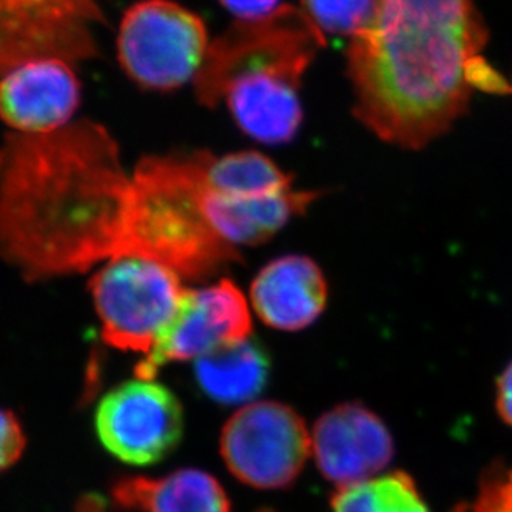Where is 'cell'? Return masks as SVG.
I'll return each instance as SVG.
<instances>
[{"label": "cell", "instance_id": "1", "mask_svg": "<svg viewBox=\"0 0 512 512\" xmlns=\"http://www.w3.org/2000/svg\"><path fill=\"white\" fill-rule=\"evenodd\" d=\"M132 175L112 133L90 119L0 147V256L27 280L119 258Z\"/></svg>", "mask_w": 512, "mask_h": 512}, {"label": "cell", "instance_id": "2", "mask_svg": "<svg viewBox=\"0 0 512 512\" xmlns=\"http://www.w3.org/2000/svg\"><path fill=\"white\" fill-rule=\"evenodd\" d=\"M486 42L473 0H375L348 50L356 117L381 140L423 148L468 110Z\"/></svg>", "mask_w": 512, "mask_h": 512}, {"label": "cell", "instance_id": "3", "mask_svg": "<svg viewBox=\"0 0 512 512\" xmlns=\"http://www.w3.org/2000/svg\"><path fill=\"white\" fill-rule=\"evenodd\" d=\"M120 256H142L202 280L240 258L218 237L202 198V150L150 155L132 173Z\"/></svg>", "mask_w": 512, "mask_h": 512}, {"label": "cell", "instance_id": "4", "mask_svg": "<svg viewBox=\"0 0 512 512\" xmlns=\"http://www.w3.org/2000/svg\"><path fill=\"white\" fill-rule=\"evenodd\" d=\"M117 60L133 84L172 92L195 82L210 40L200 15L173 0H137L117 29Z\"/></svg>", "mask_w": 512, "mask_h": 512}, {"label": "cell", "instance_id": "5", "mask_svg": "<svg viewBox=\"0 0 512 512\" xmlns=\"http://www.w3.org/2000/svg\"><path fill=\"white\" fill-rule=\"evenodd\" d=\"M182 276L142 256H119L95 273L90 293L107 345L148 356L187 296Z\"/></svg>", "mask_w": 512, "mask_h": 512}, {"label": "cell", "instance_id": "6", "mask_svg": "<svg viewBox=\"0 0 512 512\" xmlns=\"http://www.w3.org/2000/svg\"><path fill=\"white\" fill-rule=\"evenodd\" d=\"M109 0H0V77L32 60L100 59Z\"/></svg>", "mask_w": 512, "mask_h": 512}, {"label": "cell", "instance_id": "7", "mask_svg": "<svg viewBox=\"0 0 512 512\" xmlns=\"http://www.w3.org/2000/svg\"><path fill=\"white\" fill-rule=\"evenodd\" d=\"M220 453L230 473L256 489L295 483L311 454V436L295 409L276 401L243 406L225 424Z\"/></svg>", "mask_w": 512, "mask_h": 512}, {"label": "cell", "instance_id": "8", "mask_svg": "<svg viewBox=\"0 0 512 512\" xmlns=\"http://www.w3.org/2000/svg\"><path fill=\"white\" fill-rule=\"evenodd\" d=\"M95 431L115 458L150 466L167 458L180 443L182 404L163 384L142 378L127 381L100 399Z\"/></svg>", "mask_w": 512, "mask_h": 512}, {"label": "cell", "instance_id": "9", "mask_svg": "<svg viewBox=\"0 0 512 512\" xmlns=\"http://www.w3.org/2000/svg\"><path fill=\"white\" fill-rule=\"evenodd\" d=\"M250 335L252 315L247 298L232 280L188 290L157 348L138 363L137 378L153 380L163 365L200 360L225 346L250 340Z\"/></svg>", "mask_w": 512, "mask_h": 512}, {"label": "cell", "instance_id": "10", "mask_svg": "<svg viewBox=\"0 0 512 512\" xmlns=\"http://www.w3.org/2000/svg\"><path fill=\"white\" fill-rule=\"evenodd\" d=\"M305 72L288 64L240 65L222 80L217 105L225 102L243 133L280 145L295 138L303 122L300 85Z\"/></svg>", "mask_w": 512, "mask_h": 512}, {"label": "cell", "instance_id": "11", "mask_svg": "<svg viewBox=\"0 0 512 512\" xmlns=\"http://www.w3.org/2000/svg\"><path fill=\"white\" fill-rule=\"evenodd\" d=\"M311 454L321 474L343 489L376 478L391 463L394 444L386 424L373 411L346 403L316 421Z\"/></svg>", "mask_w": 512, "mask_h": 512}, {"label": "cell", "instance_id": "12", "mask_svg": "<svg viewBox=\"0 0 512 512\" xmlns=\"http://www.w3.org/2000/svg\"><path fill=\"white\" fill-rule=\"evenodd\" d=\"M82 80L75 65L39 59L0 77V120L19 135H47L75 122Z\"/></svg>", "mask_w": 512, "mask_h": 512}, {"label": "cell", "instance_id": "13", "mask_svg": "<svg viewBox=\"0 0 512 512\" xmlns=\"http://www.w3.org/2000/svg\"><path fill=\"white\" fill-rule=\"evenodd\" d=\"M326 301L325 275L308 256H280L253 280L256 315L276 330L300 331L313 325L325 310Z\"/></svg>", "mask_w": 512, "mask_h": 512}, {"label": "cell", "instance_id": "14", "mask_svg": "<svg viewBox=\"0 0 512 512\" xmlns=\"http://www.w3.org/2000/svg\"><path fill=\"white\" fill-rule=\"evenodd\" d=\"M112 498L128 511L232 512L222 484L200 469H180L163 478H122L112 486Z\"/></svg>", "mask_w": 512, "mask_h": 512}, {"label": "cell", "instance_id": "15", "mask_svg": "<svg viewBox=\"0 0 512 512\" xmlns=\"http://www.w3.org/2000/svg\"><path fill=\"white\" fill-rule=\"evenodd\" d=\"M197 383L218 404H243L263 391L270 358L258 341H242L195 361Z\"/></svg>", "mask_w": 512, "mask_h": 512}, {"label": "cell", "instance_id": "16", "mask_svg": "<svg viewBox=\"0 0 512 512\" xmlns=\"http://www.w3.org/2000/svg\"><path fill=\"white\" fill-rule=\"evenodd\" d=\"M333 512H431L408 474H383L343 488L333 498Z\"/></svg>", "mask_w": 512, "mask_h": 512}, {"label": "cell", "instance_id": "17", "mask_svg": "<svg viewBox=\"0 0 512 512\" xmlns=\"http://www.w3.org/2000/svg\"><path fill=\"white\" fill-rule=\"evenodd\" d=\"M303 12L321 34L350 35L370 22L375 0H301Z\"/></svg>", "mask_w": 512, "mask_h": 512}, {"label": "cell", "instance_id": "18", "mask_svg": "<svg viewBox=\"0 0 512 512\" xmlns=\"http://www.w3.org/2000/svg\"><path fill=\"white\" fill-rule=\"evenodd\" d=\"M454 512H512V464H491L481 476L473 501Z\"/></svg>", "mask_w": 512, "mask_h": 512}, {"label": "cell", "instance_id": "19", "mask_svg": "<svg viewBox=\"0 0 512 512\" xmlns=\"http://www.w3.org/2000/svg\"><path fill=\"white\" fill-rule=\"evenodd\" d=\"M24 429L7 409H0V473L19 461L25 449Z\"/></svg>", "mask_w": 512, "mask_h": 512}, {"label": "cell", "instance_id": "20", "mask_svg": "<svg viewBox=\"0 0 512 512\" xmlns=\"http://www.w3.org/2000/svg\"><path fill=\"white\" fill-rule=\"evenodd\" d=\"M220 4L242 22L265 19L280 9V0H220Z\"/></svg>", "mask_w": 512, "mask_h": 512}, {"label": "cell", "instance_id": "21", "mask_svg": "<svg viewBox=\"0 0 512 512\" xmlns=\"http://www.w3.org/2000/svg\"><path fill=\"white\" fill-rule=\"evenodd\" d=\"M496 409L499 418L512 428V361L504 368L496 383Z\"/></svg>", "mask_w": 512, "mask_h": 512}]
</instances>
